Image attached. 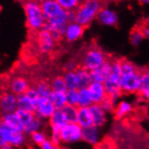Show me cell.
Here are the masks:
<instances>
[{
	"label": "cell",
	"instance_id": "6da1fadb",
	"mask_svg": "<svg viewBox=\"0 0 149 149\" xmlns=\"http://www.w3.org/2000/svg\"><path fill=\"white\" fill-rule=\"evenodd\" d=\"M103 7L100 0H83L75 10V22L84 27L89 26Z\"/></svg>",
	"mask_w": 149,
	"mask_h": 149
},
{
	"label": "cell",
	"instance_id": "7a4b0ae2",
	"mask_svg": "<svg viewBox=\"0 0 149 149\" xmlns=\"http://www.w3.org/2000/svg\"><path fill=\"white\" fill-rule=\"evenodd\" d=\"M23 6L28 28L33 32H39L42 30L46 21L41 5L34 0H24Z\"/></svg>",
	"mask_w": 149,
	"mask_h": 149
},
{
	"label": "cell",
	"instance_id": "3957f363",
	"mask_svg": "<svg viewBox=\"0 0 149 149\" xmlns=\"http://www.w3.org/2000/svg\"><path fill=\"white\" fill-rule=\"evenodd\" d=\"M108 60L107 54L102 50L98 47H91L84 52L82 56L81 67L91 72L100 67Z\"/></svg>",
	"mask_w": 149,
	"mask_h": 149
},
{
	"label": "cell",
	"instance_id": "277c9868",
	"mask_svg": "<svg viewBox=\"0 0 149 149\" xmlns=\"http://www.w3.org/2000/svg\"><path fill=\"white\" fill-rule=\"evenodd\" d=\"M24 131H16L0 124V146L11 145L15 148L22 147L26 141Z\"/></svg>",
	"mask_w": 149,
	"mask_h": 149
},
{
	"label": "cell",
	"instance_id": "5b68a950",
	"mask_svg": "<svg viewBox=\"0 0 149 149\" xmlns=\"http://www.w3.org/2000/svg\"><path fill=\"white\" fill-rule=\"evenodd\" d=\"M63 144L74 145L82 140V127L77 123H68L61 130Z\"/></svg>",
	"mask_w": 149,
	"mask_h": 149
},
{
	"label": "cell",
	"instance_id": "8992f818",
	"mask_svg": "<svg viewBox=\"0 0 149 149\" xmlns=\"http://www.w3.org/2000/svg\"><path fill=\"white\" fill-rule=\"evenodd\" d=\"M121 91L124 93H139L140 91V72L122 73Z\"/></svg>",
	"mask_w": 149,
	"mask_h": 149
},
{
	"label": "cell",
	"instance_id": "52a82bcc",
	"mask_svg": "<svg viewBox=\"0 0 149 149\" xmlns=\"http://www.w3.org/2000/svg\"><path fill=\"white\" fill-rule=\"evenodd\" d=\"M36 45L40 54H47L54 50L56 41L49 31L42 29L36 32Z\"/></svg>",
	"mask_w": 149,
	"mask_h": 149
},
{
	"label": "cell",
	"instance_id": "ba28073f",
	"mask_svg": "<svg viewBox=\"0 0 149 149\" xmlns=\"http://www.w3.org/2000/svg\"><path fill=\"white\" fill-rule=\"evenodd\" d=\"M56 110V108L49 98L41 97L37 102L34 114H36V118L42 120H49Z\"/></svg>",
	"mask_w": 149,
	"mask_h": 149
},
{
	"label": "cell",
	"instance_id": "9c48e42d",
	"mask_svg": "<svg viewBox=\"0 0 149 149\" xmlns=\"http://www.w3.org/2000/svg\"><path fill=\"white\" fill-rule=\"evenodd\" d=\"M0 109L2 115L14 113L18 109V99L17 96L11 91H5L0 97Z\"/></svg>",
	"mask_w": 149,
	"mask_h": 149
},
{
	"label": "cell",
	"instance_id": "30bf717a",
	"mask_svg": "<svg viewBox=\"0 0 149 149\" xmlns=\"http://www.w3.org/2000/svg\"><path fill=\"white\" fill-rule=\"evenodd\" d=\"M82 141L92 146H98L101 141L100 128L94 125L82 128Z\"/></svg>",
	"mask_w": 149,
	"mask_h": 149
},
{
	"label": "cell",
	"instance_id": "8fae6325",
	"mask_svg": "<svg viewBox=\"0 0 149 149\" xmlns=\"http://www.w3.org/2000/svg\"><path fill=\"white\" fill-rule=\"evenodd\" d=\"M31 88L30 82L27 79H25L21 76H16L12 78V80L9 82V91L19 96L22 94H25Z\"/></svg>",
	"mask_w": 149,
	"mask_h": 149
},
{
	"label": "cell",
	"instance_id": "7c38bea8",
	"mask_svg": "<svg viewBox=\"0 0 149 149\" xmlns=\"http://www.w3.org/2000/svg\"><path fill=\"white\" fill-rule=\"evenodd\" d=\"M111 73V61L108 60L100 67L91 72L92 81L104 83Z\"/></svg>",
	"mask_w": 149,
	"mask_h": 149
},
{
	"label": "cell",
	"instance_id": "4fadbf2b",
	"mask_svg": "<svg viewBox=\"0 0 149 149\" xmlns=\"http://www.w3.org/2000/svg\"><path fill=\"white\" fill-rule=\"evenodd\" d=\"M85 27L77 22L70 23L67 26V29L64 33V38L69 42H73L80 39L84 33Z\"/></svg>",
	"mask_w": 149,
	"mask_h": 149
},
{
	"label": "cell",
	"instance_id": "5bb4252c",
	"mask_svg": "<svg viewBox=\"0 0 149 149\" xmlns=\"http://www.w3.org/2000/svg\"><path fill=\"white\" fill-rule=\"evenodd\" d=\"M90 110L92 116L94 126L100 128L107 123L108 114L101 108L100 104H96V103L92 104L90 107Z\"/></svg>",
	"mask_w": 149,
	"mask_h": 149
},
{
	"label": "cell",
	"instance_id": "9a60e30c",
	"mask_svg": "<svg viewBox=\"0 0 149 149\" xmlns=\"http://www.w3.org/2000/svg\"><path fill=\"white\" fill-rule=\"evenodd\" d=\"M88 90H89L91 95L93 102L96 104H100L104 99H106L108 97L103 83L92 81L91 84L88 87Z\"/></svg>",
	"mask_w": 149,
	"mask_h": 149
},
{
	"label": "cell",
	"instance_id": "2e32d148",
	"mask_svg": "<svg viewBox=\"0 0 149 149\" xmlns=\"http://www.w3.org/2000/svg\"><path fill=\"white\" fill-rule=\"evenodd\" d=\"M1 124L5 125L6 127H9L13 130H16V131H24V126L22 125L21 121L15 112L2 115Z\"/></svg>",
	"mask_w": 149,
	"mask_h": 149
},
{
	"label": "cell",
	"instance_id": "e0dca14e",
	"mask_svg": "<svg viewBox=\"0 0 149 149\" xmlns=\"http://www.w3.org/2000/svg\"><path fill=\"white\" fill-rule=\"evenodd\" d=\"M98 20L100 24L108 26H114L118 23V15L113 10L103 7L98 15Z\"/></svg>",
	"mask_w": 149,
	"mask_h": 149
},
{
	"label": "cell",
	"instance_id": "ac0fdd59",
	"mask_svg": "<svg viewBox=\"0 0 149 149\" xmlns=\"http://www.w3.org/2000/svg\"><path fill=\"white\" fill-rule=\"evenodd\" d=\"M77 124L82 128L93 126V119L90 108H79L77 116Z\"/></svg>",
	"mask_w": 149,
	"mask_h": 149
},
{
	"label": "cell",
	"instance_id": "d6986e66",
	"mask_svg": "<svg viewBox=\"0 0 149 149\" xmlns=\"http://www.w3.org/2000/svg\"><path fill=\"white\" fill-rule=\"evenodd\" d=\"M49 124H50V128L57 129L60 131L63 129L64 126L68 124L62 109H57L54 113V115L49 119Z\"/></svg>",
	"mask_w": 149,
	"mask_h": 149
},
{
	"label": "cell",
	"instance_id": "ffe728a7",
	"mask_svg": "<svg viewBox=\"0 0 149 149\" xmlns=\"http://www.w3.org/2000/svg\"><path fill=\"white\" fill-rule=\"evenodd\" d=\"M132 110H133V105L129 101L121 100L116 106L115 111H114V115H115V117L118 119H121L128 116L129 114L132 112Z\"/></svg>",
	"mask_w": 149,
	"mask_h": 149
},
{
	"label": "cell",
	"instance_id": "44dd1931",
	"mask_svg": "<svg viewBox=\"0 0 149 149\" xmlns=\"http://www.w3.org/2000/svg\"><path fill=\"white\" fill-rule=\"evenodd\" d=\"M76 73L79 79V83H80V89H85L91 84L92 80L90 71L81 66L78 67V69L76 70Z\"/></svg>",
	"mask_w": 149,
	"mask_h": 149
},
{
	"label": "cell",
	"instance_id": "7402d4cb",
	"mask_svg": "<svg viewBox=\"0 0 149 149\" xmlns=\"http://www.w3.org/2000/svg\"><path fill=\"white\" fill-rule=\"evenodd\" d=\"M17 99H18V109L34 113L36 109L37 102L31 100L26 94H22V95L17 96Z\"/></svg>",
	"mask_w": 149,
	"mask_h": 149
},
{
	"label": "cell",
	"instance_id": "603a6c76",
	"mask_svg": "<svg viewBox=\"0 0 149 149\" xmlns=\"http://www.w3.org/2000/svg\"><path fill=\"white\" fill-rule=\"evenodd\" d=\"M92 104H94V102L88 88L79 90L78 108H90Z\"/></svg>",
	"mask_w": 149,
	"mask_h": 149
},
{
	"label": "cell",
	"instance_id": "cb8c5ba5",
	"mask_svg": "<svg viewBox=\"0 0 149 149\" xmlns=\"http://www.w3.org/2000/svg\"><path fill=\"white\" fill-rule=\"evenodd\" d=\"M63 77L66 82L68 90H80V83H79V79L76 71L64 72Z\"/></svg>",
	"mask_w": 149,
	"mask_h": 149
},
{
	"label": "cell",
	"instance_id": "d4e9b609",
	"mask_svg": "<svg viewBox=\"0 0 149 149\" xmlns=\"http://www.w3.org/2000/svg\"><path fill=\"white\" fill-rule=\"evenodd\" d=\"M49 99L54 105L56 109H63V107L67 105L66 100V93L60 91H52L50 95Z\"/></svg>",
	"mask_w": 149,
	"mask_h": 149
},
{
	"label": "cell",
	"instance_id": "484cf974",
	"mask_svg": "<svg viewBox=\"0 0 149 149\" xmlns=\"http://www.w3.org/2000/svg\"><path fill=\"white\" fill-rule=\"evenodd\" d=\"M51 87L52 91H60V92H66L68 91V88L66 85V82L64 81V79L62 76H55L54 78H52L50 81Z\"/></svg>",
	"mask_w": 149,
	"mask_h": 149
},
{
	"label": "cell",
	"instance_id": "4316f807",
	"mask_svg": "<svg viewBox=\"0 0 149 149\" xmlns=\"http://www.w3.org/2000/svg\"><path fill=\"white\" fill-rule=\"evenodd\" d=\"M78 109V107L70 106V105H66L65 107L63 108L62 111L68 123H77Z\"/></svg>",
	"mask_w": 149,
	"mask_h": 149
},
{
	"label": "cell",
	"instance_id": "83f0119b",
	"mask_svg": "<svg viewBox=\"0 0 149 149\" xmlns=\"http://www.w3.org/2000/svg\"><path fill=\"white\" fill-rule=\"evenodd\" d=\"M15 113L17 114V116H18L20 121L22 125L24 126V127H25L27 125H29L31 122L36 118V114L33 112H30V111H26V110H24V109H18Z\"/></svg>",
	"mask_w": 149,
	"mask_h": 149
},
{
	"label": "cell",
	"instance_id": "f1b7e54d",
	"mask_svg": "<svg viewBox=\"0 0 149 149\" xmlns=\"http://www.w3.org/2000/svg\"><path fill=\"white\" fill-rule=\"evenodd\" d=\"M36 88V90L40 95V97H43V98H49L51 93L52 92V87L50 82L46 81H40L36 83V85L34 86Z\"/></svg>",
	"mask_w": 149,
	"mask_h": 149
},
{
	"label": "cell",
	"instance_id": "f546056e",
	"mask_svg": "<svg viewBox=\"0 0 149 149\" xmlns=\"http://www.w3.org/2000/svg\"><path fill=\"white\" fill-rule=\"evenodd\" d=\"M42 127H43V120H42L38 118H36L29 125H27L24 127V132L25 135L31 136L34 132H37V131L42 130Z\"/></svg>",
	"mask_w": 149,
	"mask_h": 149
},
{
	"label": "cell",
	"instance_id": "4dcf8cb0",
	"mask_svg": "<svg viewBox=\"0 0 149 149\" xmlns=\"http://www.w3.org/2000/svg\"><path fill=\"white\" fill-rule=\"evenodd\" d=\"M144 38L145 37L143 36V33L139 27L134 28L133 31L130 33V36H129V40H130L131 45H134V46L139 45L140 42L143 41Z\"/></svg>",
	"mask_w": 149,
	"mask_h": 149
},
{
	"label": "cell",
	"instance_id": "1f68e13d",
	"mask_svg": "<svg viewBox=\"0 0 149 149\" xmlns=\"http://www.w3.org/2000/svg\"><path fill=\"white\" fill-rule=\"evenodd\" d=\"M56 1L67 11H75L81 4V0H56Z\"/></svg>",
	"mask_w": 149,
	"mask_h": 149
},
{
	"label": "cell",
	"instance_id": "d6a6232c",
	"mask_svg": "<svg viewBox=\"0 0 149 149\" xmlns=\"http://www.w3.org/2000/svg\"><path fill=\"white\" fill-rule=\"evenodd\" d=\"M30 138H31V141L33 145H36L39 147H41V146L45 143L47 139H49L47 137V135L43 132V131L40 130V131H37V132H34L33 134H32L30 136Z\"/></svg>",
	"mask_w": 149,
	"mask_h": 149
},
{
	"label": "cell",
	"instance_id": "836d02e7",
	"mask_svg": "<svg viewBox=\"0 0 149 149\" xmlns=\"http://www.w3.org/2000/svg\"><path fill=\"white\" fill-rule=\"evenodd\" d=\"M67 105L78 107L79 103V90H68L66 92Z\"/></svg>",
	"mask_w": 149,
	"mask_h": 149
},
{
	"label": "cell",
	"instance_id": "e575fe53",
	"mask_svg": "<svg viewBox=\"0 0 149 149\" xmlns=\"http://www.w3.org/2000/svg\"><path fill=\"white\" fill-rule=\"evenodd\" d=\"M50 141L57 146H60L63 144V140H62V136H61V131L57 130V129H54V128H50V137H49Z\"/></svg>",
	"mask_w": 149,
	"mask_h": 149
},
{
	"label": "cell",
	"instance_id": "d590c367",
	"mask_svg": "<svg viewBox=\"0 0 149 149\" xmlns=\"http://www.w3.org/2000/svg\"><path fill=\"white\" fill-rule=\"evenodd\" d=\"M149 88V70H145V71L140 72V91L139 93L143 91L144 90Z\"/></svg>",
	"mask_w": 149,
	"mask_h": 149
},
{
	"label": "cell",
	"instance_id": "8d00e7d4",
	"mask_svg": "<svg viewBox=\"0 0 149 149\" xmlns=\"http://www.w3.org/2000/svg\"><path fill=\"white\" fill-rule=\"evenodd\" d=\"M100 106L107 114L114 113L115 109H116V105L112 102V100H110V98L109 97V96L106 99L103 100V101L100 103Z\"/></svg>",
	"mask_w": 149,
	"mask_h": 149
},
{
	"label": "cell",
	"instance_id": "74e56055",
	"mask_svg": "<svg viewBox=\"0 0 149 149\" xmlns=\"http://www.w3.org/2000/svg\"><path fill=\"white\" fill-rule=\"evenodd\" d=\"M25 94L27 95L31 100H33V101H36V102H38L39 99L41 98L39 93H38V91H37V90H36V88L34 87V86L33 87H31L30 89L27 91H26Z\"/></svg>",
	"mask_w": 149,
	"mask_h": 149
},
{
	"label": "cell",
	"instance_id": "f35d334b",
	"mask_svg": "<svg viewBox=\"0 0 149 149\" xmlns=\"http://www.w3.org/2000/svg\"><path fill=\"white\" fill-rule=\"evenodd\" d=\"M78 69V64L74 61H68L64 64V72H73Z\"/></svg>",
	"mask_w": 149,
	"mask_h": 149
},
{
	"label": "cell",
	"instance_id": "ab89813d",
	"mask_svg": "<svg viewBox=\"0 0 149 149\" xmlns=\"http://www.w3.org/2000/svg\"><path fill=\"white\" fill-rule=\"evenodd\" d=\"M40 149H61V147L54 145L49 139H47L46 141L41 146Z\"/></svg>",
	"mask_w": 149,
	"mask_h": 149
},
{
	"label": "cell",
	"instance_id": "60d3db41",
	"mask_svg": "<svg viewBox=\"0 0 149 149\" xmlns=\"http://www.w3.org/2000/svg\"><path fill=\"white\" fill-rule=\"evenodd\" d=\"M139 28L141 29L144 37L146 38V39H149V24L147 22L146 23H144L141 26H140Z\"/></svg>",
	"mask_w": 149,
	"mask_h": 149
},
{
	"label": "cell",
	"instance_id": "b9f144b4",
	"mask_svg": "<svg viewBox=\"0 0 149 149\" xmlns=\"http://www.w3.org/2000/svg\"><path fill=\"white\" fill-rule=\"evenodd\" d=\"M109 98H110V100H112V102L117 106V105L121 101V100H120L121 94H115V95H112V96H110Z\"/></svg>",
	"mask_w": 149,
	"mask_h": 149
},
{
	"label": "cell",
	"instance_id": "7bdbcfd3",
	"mask_svg": "<svg viewBox=\"0 0 149 149\" xmlns=\"http://www.w3.org/2000/svg\"><path fill=\"white\" fill-rule=\"evenodd\" d=\"M140 96H141V98L143 100L149 101V88H147V89H146L143 91L140 92Z\"/></svg>",
	"mask_w": 149,
	"mask_h": 149
},
{
	"label": "cell",
	"instance_id": "ee69618b",
	"mask_svg": "<svg viewBox=\"0 0 149 149\" xmlns=\"http://www.w3.org/2000/svg\"><path fill=\"white\" fill-rule=\"evenodd\" d=\"M0 149H15V148L12 146L11 145H5V146H0Z\"/></svg>",
	"mask_w": 149,
	"mask_h": 149
},
{
	"label": "cell",
	"instance_id": "f6af8a7d",
	"mask_svg": "<svg viewBox=\"0 0 149 149\" xmlns=\"http://www.w3.org/2000/svg\"><path fill=\"white\" fill-rule=\"evenodd\" d=\"M139 3H141L143 5H149V0H138Z\"/></svg>",
	"mask_w": 149,
	"mask_h": 149
},
{
	"label": "cell",
	"instance_id": "bcb514c9",
	"mask_svg": "<svg viewBox=\"0 0 149 149\" xmlns=\"http://www.w3.org/2000/svg\"><path fill=\"white\" fill-rule=\"evenodd\" d=\"M36 2H37V3H39L40 5H42V4H43L45 2H46V1H48V0H34Z\"/></svg>",
	"mask_w": 149,
	"mask_h": 149
},
{
	"label": "cell",
	"instance_id": "7dc6e473",
	"mask_svg": "<svg viewBox=\"0 0 149 149\" xmlns=\"http://www.w3.org/2000/svg\"><path fill=\"white\" fill-rule=\"evenodd\" d=\"M61 149H71V148H69L67 146H62V147H61Z\"/></svg>",
	"mask_w": 149,
	"mask_h": 149
},
{
	"label": "cell",
	"instance_id": "c3c4849f",
	"mask_svg": "<svg viewBox=\"0 0 149 149\" xmlns=\"http://www.w3.org/2000/svg\"><path fill=\"white\" fill-rule=\"evenodd\" d=\"M100 1H101L102 3H104V2H107V1H111V0H100Z\"/></svg>",
	"mask_w": 149,
	"mask_h": 149
},
{
	"label": "cell",
	"instance_id": "681fc988",
	"mask_svg": "<svg viewBox=\"0 0 149 149\" xmlns=\"http://www.w3.org/2000/svg\"><path fill=\"white\" fill-rule=\"evenodd\" d=\"M147 141H148V144H149V135H148V136H147Z\"/></svg>",
	"mask_w": 149,
	"mask_h": 149
},
{
	"label": "cell",
	"instance_id": "f907efd6",
	"mask_svg": "<svg viewBox=\"0 0 149 149\" xmlns=\"http://www.w3.org/2000/svg\"><path fill=\"white\" fill-rule=\"evenodd\" d=\"M147 125H148V127H149V118H148V120H147Z\"/></svg>",
	"mask_w": 149,
	"mask_h": 149
},
{
	"label": "cell",
	"instance_id": "816d5d0a",
	"mask_svg": "<svg viewBox=\"0 0 149 149\" xmlns=\"http://www.w3.org/2000/svg\"><path fill=\"white\" fill-rule=\"evenodd\" d=\"M147 23L149 24V18H148V20H147Z\"/></svg>",
	"mask_w": 149,
	"mask_h": 149
},
{
	"label": "cell",
	"instance_id": "f5cc1de1",
	"mask_svg": "<svg viewBox=\"0 0 149 149\" xmlns=\"http://www.w3.org/2000/svg\"><path fill=\"white\" fill-rule=\"evenodd\" d=\"M81 1H83V0H81Z\"/></svg>",
	"mask_w": 149,
	"mask_h": 149
},
{
	"label": "cell",
	"instance_id": "db71d44e",
	"mask_svg": "<svg viewBox=\"0 0 149 149\" xmlns=\"http://www.w3.org/2000/svg\"><path fill=\"white\" fill-rule=\"evenodd\" d=\"M112 149H113V148H112Z\"/></svg>",
	"mask_w": 149,
	"mask_h": 149
}]
</instances>
